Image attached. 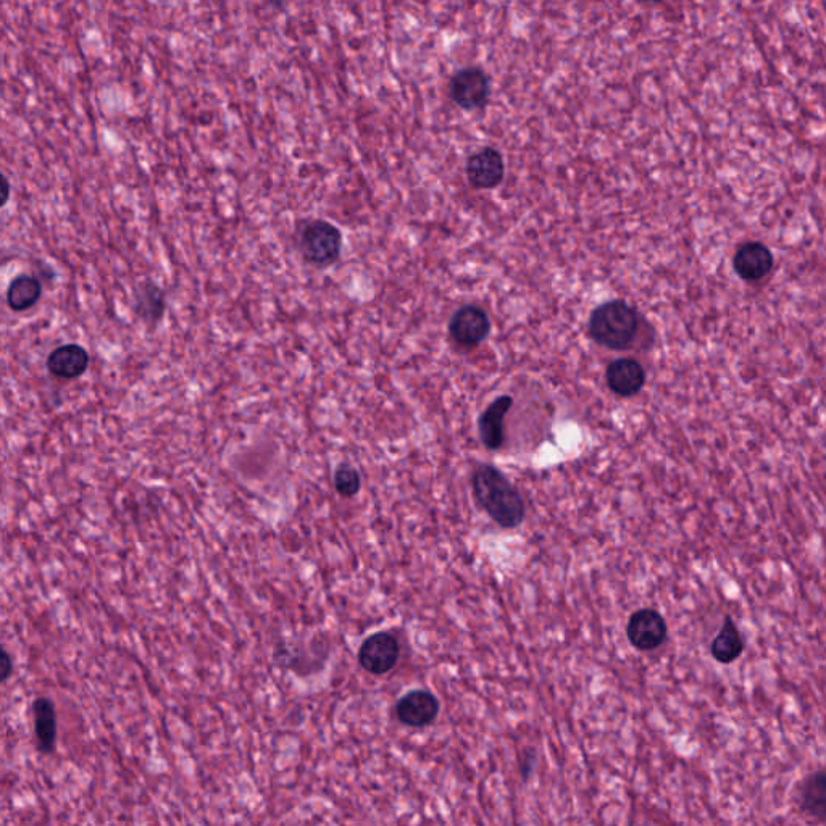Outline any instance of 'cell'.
Instances as JSON below:
<instances>
[{
    "label": "cell",
    "mask_w": 826,
    "mask_h": 826,
    "mask_svg": "<svg viewBox=\"0 0 826 826\" xmlns=\"http://www.w3.org/2000/svg\"><path fill=\"white\" fill-rule=\"evenodd\" d=\"M473 493L497 525L515 528L525 518V504L517 489L497 468H478L472 478Z\"/></svg>",
    "instance_id": "obj_1"
},
{
    "label": "cell",
    "mask_w": 826,
    "mask_h": 826,
    "mask_svg": "<svg viewBox=\"0 0 826 826\" xmlns=\"http://www.w3.org/2000/svg\"><path fill=\"white\" fill-rule=\"evenodd\" d=\"M491 330L488 313L476 305H465L457 310L449 325L452 341L457 346L473 349L480 346Z\"/></svg>",
    "instance_id": "obj_4"
},
{
    "label": "cell",
    "mask_w": 826,
    "mask_h": 826,
    "mask_svg": "<svg viewBox=\"0 0 826 826\" xmlns=\"http://www.w3.org/2000/svg\"><path fill=\"white\" fill-rule=\"evenodd\" d=\"M133 310L136 317L147 325L162 322L167 312V293L160 284L152 280L142 281L133 293Z\"/></svg>",
    "instance_id": "obj_10"
},
{
    "label": "cell",
    "mask_w": 826,
    "mask_h": 826,
    "mask_svg": "<svg viewBox=\"0 0 826 826\" xmlns=\"http://www.w3.org/2000/svg\"><path fill=\"white\" fill-rule=\"evenodd\" d=\"M801 807L810 817L826 820V772L812 773L804 780Z\"/></svg>",
    "instance_id": "obj_18"
},
{
    "label": "cell",
    "mask_w": 826,
    "mask_h": 826,
    "mask_svg": "<svg viewBox=\"0 0 826 826\" xmlns=\"http://www.w3.org/2000/svg\"><path fill=\"white\" fill-rule=\"evenodd\" d=\"M34 736L42 754H52L57 743V712L54 702L38 697L33 704Z\"/></svg>",
    "instance_id": "obj_15"
},
{
    "label": "cell",
    "mask_w": 826,
    "mask_h": 826,
    "mask_svg": "<svg viewBox=\"0 0 826 826\" xmlns=\"http://www.w3.org/2000/svg\"><path fill=\"white\" fill-rule=\"evenodd\" d=\"M630 643L639 651H654L667 639V623L664 617L652 609L638 610L631 615L626 626Z\"/></svg>",
    "instance_id": "obj_7"
},
{
    "label": "cell",
    "mask_w": 826,
    "mask_h": 826,
    "mask_svg": "<svg viewBox=\"0 0 826 826\" xmlns=\"http://www.w3.org/2000/svg\"><path fill=\"white\" fill-rule=\"evenodd\" d=\"M710 652H712V657L723 665L733 664L743 654V636L730 617L725 618V623L712 641Z\"/></svg>",
    "instance_id": "obj_17"
},
{
    "label": "cell",
    "mask_w": 826,
    "mask_h": 826,
    "mask_svg": "<svg viewBox=\"0 0 826 826\" xmlns=\"http://www.w3.org/2000/svg\"><path fill=\"white\" fill-rule=\"evenodd\" d=\"M399 659V643L389 633H376L365 639L359 651V662L363 670L373 675L391 672Z\"/></svg>",
    "instance_id": "obj_8"
},
{
    "label": "cell",
    "mask_w": 826,
    "mask_h": 826,
    "mask_svg": "<svg viewBox=\"0 0 826 826\" xmlns=\"http://www.w3.org/2000/svg\"><path fill=\"white\" fill-rule=\"evenodd\" d=\"M334 486L343 497H352L360 491V475L351 465H339L334 472Z\"/></svg>",
    "instance_id": "obj_19"
},
{
    "label": "cell",
    "mask_w": 826,
    "mask_h": 826,
    "mask_svg": "<svg viewBox=\"0 0 826 826\" xmlns=\"http://www.w3.org/2000/svg\"><path fill=\"white\" fill-rule=\"evenodd\" d=\"M588 331L599 346L626 351L638 336L639 313L625 301L604 302L591 313Z\"/></svg>",
    "instance_id": "obj_2"
},
{
    "label": "cell",
    "mask_w": 826,
    "mask_h": 826,
    "mask_svg": "<svg viewBox=\"0 0 826 826\" xmlns=\"http://www.w3.org/2000/svg\"><path fill=\"white\" fill-rule=\"evenodd\" d=\"M42 297V281L34 275H18L10 281L5 301L12 312H26L33 309Z\"/></svg>",
    "instance_id": "obj_16"
},
{
    "label": "cell",
    "mask_w": 826,
    "mask_h": 826,
    "mask_svg": "<svg viewBox=\"0 0 826 826\" xmlns=\"http://www.w3.org/2000/svg\"><path fill=\"white\" fill-rule=\"evenodd\" d=\"M646 372L635 359H618L607 368V383L617 396L631 397L643 389Z\"/></svg>",
    "instance_id": "obj_13"
},
{
    "label": "cell",
    "mask_w": 826,
    "mask_h": 826,
    "mask_svg": "<svg viewBox=\"0 0 826 826\" xmlns=\"http://www.w3.org/2000/svg\"><path fill=\"white\" fill-rule=\"evenodd\" d=\"M775 257L764 242L749 241L733 255V270L747 283H757L773 272Z\"/></svg>",
    "instance_id": "obj_6"
},
{
    "label": "cell",
    "mask_w": 826,
    "mask_h": 826,
    "mask_svg": "<svg viewBox=\"0 0 826 826\" xmlns=\"http://www.w3.org/2000/svg\"><path fill=\"white\" fill-rule=\"evenodd\" d=\"M13 672V662L12 657H10L9 652L2 651V681H7L12 675Z\"/></svg>",
    "instance_id": "obj_20"
},
{
    "label": "cell",
    "mask_w": 826,
    "mask_h": 826,
    "mask_svg": "<svg viewBox=\"0 0 826 826\" xmlns=\"http://www.w3.org/2000/svg\"><path fill=\"white\" fill-rule=\"evenodd\" d=\"M505 165L502 155L493 147H484L470 155L467 178L476 189H493L504 180Z\"/></svg>",
    "instance_id": "obj_9"
},
{
    "label": "cell",
    "mask_w": 826,
    "mask_h": 826,
    "mask_svg": "<svg viewBox=\"0 0 826 826\" xmlns=\"http://www.w3.org/2000/svg\"><path fill=\"white\" fill-rule=\"evenodd\" d=\"M297 249L312 267H331L341 257L343 233L326 220H310L299 228Z\"/></svg>",
    "instance_id": "obj_3"
},
{
    "label": "cell",
    "mask_w": 826,
    "mask_h": 826,
    "mask_svg": "<svg viewBox=\"0 0 826 826\" xmlns=\"http://www.w3.org/2000/svg\"><path fill=\"white\" fill-rule=\"evenodd\" d=\"M514 401L510 396L497 397L480 417L481 441L489 451H497L504 444V418Z\"/></svg>",
    "instance_id": "obj_14"
},
{
    "label": "cell",
    "mask_w": 826,
    "mask_h": 826,
    "mask_svg": "<svg viewBox=\"0 0 826 826\" xmlns=\"http://www.w3.org/2000/svg\"><path fill=\"white\" fill-rule=\"evenodd\" d=\"M2 194H4V199H2V207H4V205L7 204V202H9L10 197V183L9 178H7V176H4V178H2Z\"/></svg>",
    "instance_id": "obj_21"
},
{
    "label": "cell",
    "mask_w": 826,
    "mask_h": 826,
    "mask_svg": "<svg viewBox=\"0 0 826 826\" xmlns=\"http://www.w3.org/2000/svg\"><path fill=\"white\" fill-rule=\"evenodd\" d=\"M88 367V351L80 344H63L47 357V370L59 380H76Z\"/></svg>",
    "instance_id": "obj_11"
},
{
    "label": "cell",
    "mask_w": 826,
    "mask_h": 826,
    "mask_svg": "<svg viewBox=\"0 0 826 826\" xmlns=\"http://www.w3.org/2000/svg\"><path fill=\"white\" fill-rule=\"evenodd\" d=\"M396 712L402 723L420 728L430 725L438 717L439 702L431 693L413 691L397 702Z\"/></svg>",
    "instance_id": "obj_12"
},
{
    "label": "cell",
    "mask_w": 826,
    "mask_h": 826,
    "mask_svg": "<svg viewBox=\"0 0 826 826\" xmlns=\"http://www.w3.org/2000/svg\"><path fill=\"white\" fill-rule=\"evenodd\" d=\"M452 101L465 110L480 109L489 96V78L481 68H464L449 83Z\"/></svg>",
    "instance_id": "obj_5"
}]
</instances>
